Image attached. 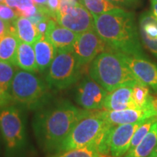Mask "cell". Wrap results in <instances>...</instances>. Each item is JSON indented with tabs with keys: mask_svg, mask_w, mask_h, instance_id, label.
I'll list each match as a JSON object with an SVG mask.
<instances>
[{
	"mask_svg": "<svg viewBox=\"0 0 157 157\" xmlns=\"http://www.w3.org/2000/svg\"><path fill=\"white\" fill-rule=\"evenodd\" d=\"M92 111L78 109L68 101L58 102L35 115L33 121L35 136L44 150L58 153L74 126Z\"/></svg>",
	"mask_w": 157,
	"mask_h": 157,
	"instance_id": "1",
	"label": "cell"
},
{
	"mask_svg": "<svg viewBox=\"0 0 157 157\" xmlns=\"http://www.w3.org/2000/svg\"><path fill=\"white\" fill-rule=\"evenodd\" d=\"M93 15L96 32L108 48L129 56L145 57L134 13L118 7Z\"/></svg>",
	"mask_w": 157,
	"mask_h": 157,
	"instance_id": "2",
	"label": "cell"
},
{
	"mask_svg": "<svg viewBox=\"0 0 157 157\" xmlns=\"http://www.w3.org/2000/svg\"><path fill=\"white\" fill-rule=\"evenodd\" d=\"M88 74L108 93L127 82L137 80L120 52L109 48L91 62Z\"/></svg>",
	"mask_w": 157,
	"mask_h": 157,
	"instance_id": "3",
	"label": "cell"
},
{
	"mask_svg": "<svg viewBox=\"0 0 157 157\" xmlns=\"http://www.w3.org/2000/svg\"><path fill=\"white\" fill-rule=\"evenodd\" d=\"M49 86L33 72L19 70L15 72L9 88L13 101L30 109L46 105L50 94Z\"/></svg>",
	"mask_w": 157,
	"mask_h": 157,
	"instance_id": "4",
	"label": "cell"
},
{
	"mask_svg": "<svg viewBox=\"0 0 157 157\" xmlns=\"http://www.w3.org/2000/svg\"><path fill=\"white\" fill-rule=\"evenodd\" d=\"M82 66L71 50H58L49 67L46 82L50 89L61 90L71 87L79 79Z\"/></svg>",
	"mask_w": 157,
	"mask_h": 157,
	"instance_id": "5",
	"label": "cell"
},
{
	"mask_svg": "<svg viewBox=\"0 0 157 157\" xmlns=\"http://www.w3.org/2000/svg\"><path fill=\"white\" fill-rule=\"evenodd\" d=\"M110 126L111 125L98 117L95 111H93L74 126L58 152L81 148L92 144L97 146L98 140Z\"/></svg>",
	"mask_w": 157,
	"mask_h": 157,
	"instance_id": "6",
	"label": "cell"
},
{
	"mask_svg": "<svg viewBox=\"0 0 157 157\" xmlns=\"http://www.w3.org/2000/svg\"><path fill=\"white\" fill-rule=\"evenodd\" d=\"M0 131L10 151L21 148L25 141V127L19 110L7 105L0 109Z\"/></svg>",
	"mask_w": 157,
	"mask_h": 157,
	"instance_id": "7",
	"label": "cell"
},
{
	"mask_svg": "<svg viewBox=\"0 0 157 157\" xmlns=\"http://www.w3.org/2000/svg\"><path fill=\"white\" fill-rule=\"evenodd\" d=\"M54 19L60 25L77 34L95 29L93 14L78 2L66 8L59 9Z\"/></svg>",
	"mask_w": 157,
	"mask_h": 157,
	"instance_id": "8",
	"label": "cell"
},
{
	"mask_svg": "<svg viewBox=\"0 0 157 157\" xmlns=\"http://www.w3.org/2000/svg\"><path fill=\"white\" fill-rule=\"evenodd\" d=\"M108 48L103 39L96 32L95 29L78 34L71 51L78 64L83 67L91 62Z\"/></svg>",
	"mask_w": 157,
	"mask_h": 157,
	"instance_id": "9",
	"label": "cell"
},
{
	"mask_svg": "<svg viewBox=\"0 0 157 157\" xmlns=\"http://www.w3.org/2000/svg\"><path fill=\"white\" fill-rule=\"evenodd\" d=\"M108 92L89 74L84 76L76 88V102L83 109L98 111L103 109Z\"/></svg>",
	"mask_w": 157,
	"mask_h": 157,
	"instance_id": "10",
	"label": "cell"
},
{
	"mask_svg": "<svg viewBox=\"0 0 157 157\" xmlns=\"http://www.w3.org/2000/svg\"><path fill=\"white\" fill-rule=\"evenodd\" d=\"M95 113L111 126L132 124L157 117V112L151 106L140 109H124L119 111L98 110Z\"/></svg>",
	"mask_w": 157,
	"mask_h": 157,
	"instance_id": "11",
	"label": "cell"
},
{
	"mask_svg": "<svg viewBox=\"0 0 157 157\" xmlns=\"http://www.w3.org/2000/svg\"><path fill=\"white\" fill-rule=\"evenodd\" d=\"M121 53L125 63L137 81L146 84L157 92V66L143 56Z\"/></svg>",
	"mask_w": 157,
	"mask_h": 157,
	"instance_id": "12",
	"label": "cell"
},
{
	"mask_svg": "<svg viewBox=\"0 0 157 157\" xmlns=\"http://www.w3.org/2000/svg\"><path fill=\"white\" fill-rule=\"evenodd\" d=\"M144 121L112 126L110 134V156L111 157L124 156L129 151L135 132Z\"/></svg>",
	"mask_w": 157,
	"mask_h": 157,
	"instance_id": "13",
	"label": "cell"
},
{
	"mask_svg": "<svg viewBox=\"0 0 157 157\" xmlns=\"http://www.w3.org/2000/svg\"><path fill=\"white\" fill-rule=\"evenodd\" d=\"M137 80L127 82L108 93L103 104V110L119 111L124 109H140L132 99V89Z\"/></svg>",
	"mask_w": 157,
	"mask_h": 157,
	"instance_id": "14",
	"label": "cell"
},
{
	"mask_svg": "<svg viewBox=\"0 0 157 157\" xmlns=\"http://www.w3.org/2000/svg\"><path fill=\"white\" fill-rule=\"evenodd\" d=\"M44 36L48 42L53 45L56 51L71 50L78 34L60 25L56 19L50 17L48 20V28Z\"/></svg>",
	"mask_w": 157,
	"mask_h": 157,
	"instance_id": "15",
	"label": "cell"
},
{
	"mask_svg": "<svg viewBox=\"0 0 157 157\" xmlns=\"http://www.w3.org/2000/svg\"><path fill=\"white\" fill-rule=\"evenodd\" d=\"M140 41L149 52L157 57V18L151 11L142 13L139 18Z\"/></svg>",
	"mask_w": 157,
	"mask_h": 157,
	"instance_id": "16",
	"label": "cell"
},
{
	"mask_svg": "<svg viewBox=\"0 0 157 157\" xmlns=\"http://www.w3.org/2000/svg\"><path fill=\"white\" fill-rule=\"evenodd\" d=\"M11 25L10 31L14 32L22 42L34 45L43 36L39 31L36 25L31 23L27 17L18 16Z\"/></svg>",
	"mask_w": 157,
	"mask_h": 157,
	"instance_id": "17",
	"label": "cell"
},
{
	"mask_svg": "<svg viewBox=\"0 0 157 157\" xmlns=\"http://www.w3.org/2000/svg\"><path fill=\"white\" fill-rule=\"evenodd\" d=\"M33 46L39 71L44 72L52 63L56 55V50L53 45L45 39L44 36L41 37Z\"/></svg>",
	"mask_w": 157,
	"mask_h": 157,
	"instance_id": "18",
	"label": "cell"
},
{
	"mask_svg": "<svg viewBox=\"0 0 157 157\" xmlns=\"http://www.w3.org/2000/svg\"><path fill=\"white\" fill-rule=\"evenodd\" d=\"M157 145V121L146 136L134 148L129 150L123 157H149Z\"/></svg>",
	"mask_w": 157,
	"mask_h": 157,
	"instance_id": "19",
	"label": "cell"
},
{
	"mask_svg": "<svg viewBox=\"0 0 157 157\" xmlns=\"http://www.w3.org/2000/svg\"><path fill=\"white\" fill-rule=\"evenodd\" d=\"M15 65L22 70L30 72L39 71L33 45L21 42L17 51Z\"/></svg>",
	"mask_w": 157,
	"mask_h": 157,
	"instance_id": "20",
	"label": "cell"
},
{
	"mask_svg": "<svg viewBox=\"0 0 157 157\" xmlns=\"http://www.w3.org/2000/svg\"><path fill=\"white\" fill-rule=\"evenodd\" d=\"M21 42L13 31H10L0 39V60L15 65L17 51Z\"/></svg>",
	"mask_w": 157,
	"mask_h": 157,
	"instance_id": "21",
	"label": "cell"
},
{
	"mask_svg": "<svg viewBox=\"0 0 157 157\" xmlns=\"http://www.w3.org/2000/svg\"><path fill=\"white\" fill-rule=\"evenodd\" d=\"M152 97L153 96L150 95L148 85L140 82L135 83L132 89V99L138 109L151 106Z\"/></svg>",
	"mask_w": 157,
	"mask_h": 157,
	"instance_id": "22",
	"label": "cell"
},
{
	"mask_svg": "<svg viewBox=\"0 0 157 157\" xmlns=\"http://www.w3.org/2000/svg\"><path fill=\"white\" fill-rule=\"evenodd\" d=\"M49 157H110L105 156L98 150V147L95 144L83 147L81 148L73 149L66 151L58 152Z\"/></svg>",
	"mask_w": 157,
	"mask_h": 157,
	"instance_id": "23",
	"label": "cell"
},
{
	"mask_svg": "<svg viewBox=\"0 0 157 157\" xmlns=\"http://www.w3.org/2000/svg\"><path fill=\"white\" fill-rule=\"evenodd\" d=\"M82 2L93 15H101L119 7L108 0H82Z\"/></svg>",
	"mask_w": 157,
	"mask_h": 157,
	"instance_id": "24",
	"label": "cell"
},
{
	"mask_svg": "<svg viewBox=\"0 0 157 157\" xmlns=\"http://www.w3.org/2000/svg\"><path fill=\"white\" fill-rule=\"evenodd\" d=\"M15 65L0 60V87L9 92V88L15 74Z\"/></svg>",
	"mask_w": 157,
	"mask_h": 157,
	"instance_id": "25",
	"label": "cell"
},
{
	"mask_svg": "<svg viewBox=\"0 0 157 157\" xmlns=\"http://www.w3.org/2000/svg\"><path fill=\"white\" fill-rule=\"evenodd\" d=\"M156 121L157 117H154L146 119V120H145L141 124L140 126L137 128L136 132H135L134 135H133L129 150L134 148L135 146H137L142 141L143 139L146 136V135L151 130V128L153 124Z\"/></svg>",
	"mask_w": 157,
	"mask_h": 157,
	"instance_id": "26",
	"label": "cell"
},
{
	"mask_svg": "<svg viewBox=\"0 0 157 157\" xmlns=\"http://www.w3.org/2000/svg\"><path fill=\"white\" fill-rule=\"evenodd\" d=\"M19 15L15 10L12 9L5 4L0 3V18L12 23Z\"/></svg>",
	"mask_w": 157,
	"mask_h": 157,
	"instance_id": "27",
	"label": "cell"
},
{
	"mask_svg": "<svg viewBox=\"0 0 157 157\" xmlns=\"http://www.w3.org/2000/svg\"><path fill=\"white\" fill-rule=\"evenodd\" d=\"M4 4L9 6L11 8L15 9V10L36 5L33 0H5Z\"/></svg>",
	"mask_w": 157,
	"mask_h": 157,
	"instance_id": "28",
	"label": "cell"
},
{
	"mask_svg": "<svg viewBox=\"0 0 157 157\" xmlns=\"http://www.w3.org/2000/svg\"><path fill=\"white\" fill-rule=\"evenodd\" d=\"M13 101L10 94L0 87V109L7 106Z\"/></svg>",
	"mask_w": 157,
	"mask_h": 157,
	"instance_id": "29",
	"label": "cell"
},
{
	"mask_svg": "<svg viewBox=\"0 0 157 157\" xmlns=\"http://www.w3.org/2000/svg\"><path fill=\"white\" fill-rule=\"evenodd\" d=\"M11 23L0 18V39L10 31Z\"/></svg>",
	"mask_w": 157,
	"mask_h": 157,
	"instance_id": "30",
	"label": "cell"
},
{
	"mask_svg": "<svg viewBox=\"0 0 157 157\" xmlns=\"http://www.w3.org/2000/svg\"><path fill=\"white\" fill-rule=\"evenodd\" d=\"M60 0H48L47 5H48V8L53 14V18H55V16H56V13L60 9Z\"/></svg>",
	"mask_w": 157,
	"mask_h": 157,
	"instance_id": "31",
	"label": "cell"
},
{
	"mask_svg": "<svg viewBox=\"0 0 157 157\" xmlns=\"http://www.w3.org/2000/svg\"><path fill=\"white\" fill-rule=\"evenodd\" d=\"M48 20H44V21H41V22H39L38 24L36 25V27L37 29H38V30L39 32H40V34L43 35L44 36L45 32H46V30H47V28H48Z\"/></svg>",
	"mask_w": 157,
	"mask_h": 157,
	"instance_id": "32",
	"label": "cell"
},
{
	"mask_svg": "<svg viewBox=\"0 0 157 157\" xmlns=\"http://www.w3.org/2000/svg\"><path fill=\"white\" fill-rule=\"evenodd\" d=\"M111 2H114L117 4H127L129 2H133L134 0H108Z\"/></svg>",
	"mask_w": 157,
	"mask_h": 157,
	"instance_id": "33",
	"label": "cell"
},
{
	"mask_svg": "<svg viewBox=\"0 0 157 157\" xmlns=\"http://www.w3.org/2000/svg\"><path fill=\"white\" fill-rule=\"evenodd\" d=\"M151 11L152 12V13L154 15V16L157 18V2L151 4Z\"/></svg>",
	"mask_w": 157,
	"mask_h": 157,
	"instance_id": "34",
	"label": "cell"
},
{
	"mask_svg": "<svg viewBox=\"0 0 157 157\" xmlns=\"http://www.w3.org/2000/svg\"><path fill=\"white\" fill-rule=\"evenodd\" d=\"M151 105L153 109L157 112V97H154V96H153L151 100Z\"/></svg>",
	"mask_w": 157,
	"mask_h": 157,
	"instance_id": "35",
	"label": "cell"
},
{
	"mask_svg": "<svg viewBox=\"0 0 157 157\" xmlns=\"http://www.w3.org/2000/svg\"><path fill=\"white\" fill-rule=\"evenodd\" d=\"M34 2L36 5H46L48 3V0H33Z\"/></svg>",
	"mask_w": 157,
	"mask_h": 157,
	"instance_id": "36",
	"label": "cell"
},
{
	"mask_svg": "<svg viewBox=\"0 0 157 157\" xmlns=\"http://www.w3.org/2000/svg\"><path fill=\"white\" fill-rule=\"evenodd\" d=\"M149 157H157V154H156V153H155V152L153 151L151 153V154L150 156H149Z\"/></svg>",
	"mask_w": 157,
	"mask_h": 157,
	"instance_id": "37",
	"label": "cell"
},
{
	"mask_svg": "<svg viewBox=\"0 0 157 157\" xmlns=\"http://www.w3.org/2000/svg\"><path fill=\"white\" fill-rule=\"evenodd\" d=\"M154 152L156 153V154H157V145H156V146L155 147V148H154Z\"/></svg>",
	"mask_w": 157,
	"mask_h": 157,
	"instance_id": "38",
	"label": "cell"
},
{
	"mask_svg": "<svg viewBox=\"0 0 157 157\" xmlns=\"http://www.w3.org/2000/svg\"><path fill=\"white\" fill-rule=\"evenodd\" d=\"M156 2H157V0H151V4L156 3Z\"/></svg>",
	"mask_w": 157,
	"mask_h": 157,
	"instance_id": "39",
	"label": "cell"
},
{
	"mask_svg": "<svg viewBox=\"0 0 157 157\" xmlns=\"http://www.w3.org/2000/svg\"><path fill=\"white\" fill-rule=\"evenodd\" d=\"M4 2H5V0H0V3L1 4H4Z\"/></svg>",
	"mask_w": 157,
	"mask_h": 157,
	"instance_id": "40",
	"label": "cell"
},
{
	"mask_svg": "<svg viewBox=\"0 0 157 157\" xmlns=\"http://www.w3.org/2000/svg\"><path fill=\"white\" fill-rule=\"evenodd\" d=\"M74 1H76V2H77V0H74Z\"/></svg>",
	"mask_w": 157,
	"mask_h": 157,
	"instance_id": "41",
	"label": "cell"
},
{
	"mask_svg": "<svg viewBox=\"0 0 157 157\" xmlns=\"http://www.w3.org/2000/svg\"><path fill=\"white\" fill-rule=\"evenodd\" d=\"M110 157H111V156H110Z\"/></svg>",
	"mask_w": 157,
	"mask_h": 157,
	"instance_id": "42",
	"label": "cell"
}]
</instances>
